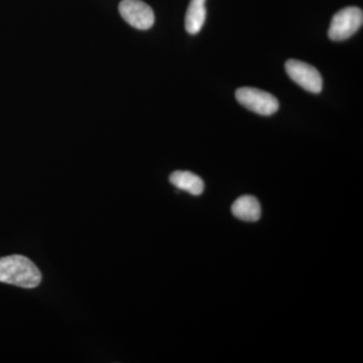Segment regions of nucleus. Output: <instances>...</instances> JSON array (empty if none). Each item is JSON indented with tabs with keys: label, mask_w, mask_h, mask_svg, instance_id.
Wrapping results in <instances>:
<instances>
[{
	"label": "nucleus",
	"mask_w": 363,
	"mask_h": 363,
	"mask_svg": "<svg viewBox=\"0 0 363 363\" xmlns=\"http://www.w3.org/2000/svg\"><path fill=\"white\" fill-rule=\"evenodd\" d=\"M42 281V274L37 266L23 255L0 257V283L23 289H33Z\"/></svg>",
	"instance_id": "f257e3e1"
},
{
	"label": "nucleus",
	"mask_w": 363,
	"mask_h": 363,
	"mask_svg": "<svg viewBox=\"0 0 363 363\" xmlns=\"http://www.w3.org/2000/svg\"><path fill=\"white\" fill-rule=\"evenodd\" d=\"M363 13L359 7L350 6L339 11L332 18L328 35L335 42L352 37L362 28Z\"/></svg>",
	"instance_id": "f03ea898"
},
{
	"label": "nucleus",
	"mask_w": 363,
	"mask_h": 363,
	"mask_svg": "<svg viewBox=\"0 0 363 363\" xmlns=\"http://www.w3.org/2000/svg\"><path fill=\"white\" fill-rule=\"evenodd\" d=\"M235 97L242 106L259 116H272L279 111V100L264 90L242 87L236 90Z\"/></svg>",
	"instance_id": "7ed1b4c3"
},
{
	"label": "nucleus",
	"mask_w": 363,
	"mask_h": 363,
	"mask_svg": "<svg viewBox=\"0 0 363 363\" xmlns=\"http://www.w3.org/2000/svg\"><path fill=\"white\" fill-rule=\"evenodd\" d=\"M285 66L286 73L294 82L315 94L321 92L323 80L315 67L294 59L286 61Z\"/></svg>",
	"instance_id": "20e7f679"
},
{
	"label": "nucleus",
	"mask_w": 363,
	"mask_h": 363,
	"mask_svg": "<svg viewBox=\"0 0 363 363\" xmlns=\"http://www.w3.org/2000/svg\"><path fill=\"white\" fill-rule=\"evenodd\" d=\"M118 9L123 20L138 30H149L154 26V11L142 0H123Z\"/></svg>",
	"instance_id": "39448f33"
},
{
	"label": "nucleus",
	"mask_w": 363,
	"mask_h": 363,
	"mask_svg": "<svg viewBox=\"0 0 363 363\" xmlns=\"http://www.w3.org/2000/svg\"><path fill=\"white\" fill-rule=\"evenodd\" d=\"M231 211L236 218L242 221L255 222L262 216V207L257 198L253 196H241L231 207Z\"/></svg>",
	"instance_id": "423d86ee"
},
{
	"label": "nucleus",
	"mask_w": 363,
	"mask_h": 363,
	"mask_svg": "<svg viewBox=\"0 0 363 363\" xmlns=\"http://www.w3.org/2000/svg\"><path fill=\"white\" fill-rule=\"evenodd\" d=\"M169 182L179 190L186 191L191 195L199 196L204 191V182L199 176L188 171H176L169 176Z\"/></svg>",
	"instance_id": "0eeeda50"
},
{
	"label": "nucleus",
	"mask_w": 363,
	"mask_h": 363,
	"mask_svg": "<svg viewBox=\"0 0 363 363\" xmlns=\"http://www.w3.org/2000/svg\"><path fill=\"white\" fill-rule=\"evenodd\" d=\"M206 0H191L185 18L186 30L190 35H197L206 20Z\"/></svg>",
	"instance_id": "6e6552de"
}]
</instances>
